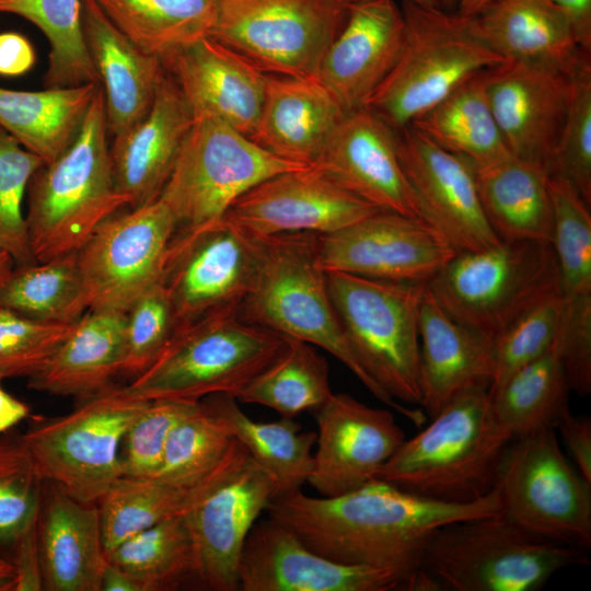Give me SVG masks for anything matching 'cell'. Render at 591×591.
<instances>
[{"label":"cell","mask_w":591,"mask_h":591,"mask_svg":"<svg viewBox=\"0 0 591 591\" xmlns=\"http://www.w3.org/2000/svg\"><path fill=\"white\" fill-rule=\"evenodd\" d=\"M496 487L502 514L534 536L589 549L591 484L568 462L556 429L512 440Z\"/></svg>","instance_id":"7c38bea8"},{"label":"cell","mask_w":591,"mask_h":591,"mask_svg":"<svg viewBox=\"0 0 591 591\" xmlns=\"http://www.w3.org/2000/svg\"><path fill=\"white\" fill-rule=\"evenodd\" d=\"M427 288L452 318L490 337L542 298L561 292L552 243L532 240L457 252Z\"/></svg>","instance_id":"9c48e42d"},{"label":"cell","mask_w":591,"mask_h":591,"mask_svg":"<svg viewBox=\"0 0 591 591\" xmlns=\"http://www.w3.org/2000/svg\"><path fill=\"white\" fill-rule=\"evenodd\" d=\"M277 494L274 478L250 459L186 513L197 581L212 591L239 590L237 567L245 540Z\"/></svg>","instance_id":"603a6c76"},{"label":"cell","mask_w":591,"mask_h":591,"mask_svg":"<svg viewBox=\"0 0 591 591\" xmlns=\"http://www.w3.org/2000/svg\"><path fill=\"white\" fill-rule=\"evenodd\" d=\"M285 346L283 336L246 323L237 313L207 316L179 327L161 357L125 389L148 401L236 397Z\"/></svg>","instance_id":"ba28073f"},{"label":"cell","mask_w":591,"mask_h":591,"mask_svg":"<svg viewBox=\"0 0 591 591\" xmlns=\"http://www.w3.org/2000/svg\"><path fill=\"white\" fill-rule=\"evenodd\" d=\"M277 358L236 395L237 402L269 407L281 417L294 418L317 410L333 394L326 359L313 345L285 337Z\"/></svg>","instance_id":"ab89813d"},{"label":"cell","mask_w":591,"mask_h":591,"mask_svg":"<svg viewBox=\"0 0 591 591\" xmlns=\"http://www.w3.org/2000/svg\"><path fill=\"white\" fill-rule=\"evenodd\" d=\"M512 440L494 415L489 387H472L405 439L376 478L427 499L473 502L496 487Z\"/></svg>","instance_id":"7a4b0ae2"},{"label":"cell","mask_w":591,"mask_h":591,"mask_svg":"<svg viewBox=\"0 0 591 591\" xmlns=\"http://www.w3.org/2000/svg\"><path fill=\"white\" fill-rule=\"evenodd\" d=\"M100 86L91 82L43 91L0 88V127L47 164L73 141Z\"/></svg>","instance_id":"e575fe53"},{"label":"cell","mask_w":591,"mask_h":591,"mask_svg":"<svg viewBox=\"0 0 591 591\" xmlns=\"http://www.w3.org/2000/svg\"><path fill=\"white\" fill-rule=\"evenodd\" d=\"M250 324L321 347L341 361L380 402L405 414L407 407L384 394L352 356L318 262V234L282 233L265 237L256 281L237 311Z\"/></svg>","instance_id":"8992f818"},{"label":"cell","mask_w":591,"mask_h":591,"mask_svg":"<svg viewBox=\"0 0 591 591\" xmlns=\"http://www.w3.org/2000/svg\"><path fill=\"white\" fill-rule=\"evenodd\" d=\"M106 559L134 577L142 591L174 590L196 577V549L186 514L129 536Z\"/></svg>","instance_id":"b9f144b4"},{"label":"cell","mask_w":591,"mask_h":591,"mask_svg":"<svg viewBox=\"0 0 591 591\" xmlns=\"http://www.w3.org/2000/svg\"><path fill=\"white\" fill-rule=\"evenodd\" d=\"M570 392L554 340L545 354L512 373L490 393L493 412L512 439L546 427L556 429L569 409Z\"/></svg>","instance_id":"74e56055"},{"label":"cell","mask_w":591,"mask_h":591,"mask_svg":"<svg viewBox=\"0 0 591 591\" xmlns=\"http://www.w3.org/2000/svg\"><path fill=\"white\" fill-rule=\"evenodd\" d=\"M37 535L44 590L101 591L106 555L97 503L45 482Z\"/></svg>","instance_id":"4316f807"},{"label":"cell","mask_w":591,"mask_h":591,"mask_svg":"<svg viewBox=\"0 0 591 591\" xmlns=\"http://www.w3.org/2000/svg\"><path fill=\"white\" fill-rule=\"evenodd\" d=\"M548 176L542 166L513 155L475 167L483 211L500 240L552 242L553 202Z\"/></svg>","instance_id":"836d02e7"},{"label":"cell","mask_w":591,"mask_h":591,"mask_svg":"<svg viewBox=\"0 0 591 591\" xmlns=\"http://www.w3.org/2000/svg\"><path fill=\"white\" fill-rule=\"evenodd\" d=\"M177 331L175 311L162 281L146 290L125 312L121 373L137 378L164 352Z\"/></svg>","instance_id":"f907efd6"},{"label":"cell","mask_w":591,"mask_h":591,"mask_svg":"<svg viewBox=\"0 0 591 591\" xmlns=\"http://www.w3.org/2000/svg\"><path fill=\"white\" fill-rule=\"evenodd\" d=\"M346 343L370 380L391 399L420 404L419 306L427 283L326 271Z\"/></svg>","instance_id":"52a82bcc"},{"label":"cell","mask_w":591,"mask_h":591,"mask_svg":"<svg viewBox=\"0 0 591 591\" xmlns=\"http://www.w3.org/2000/svg\"><path fill=\"white\" fill-rule=\"evenodd\" d=\"M472 22L505 61L549 66L572 73L590 53L577 43L565 13L551 0H491Z\"/></svg>","instance_id":"1f68e13d"},{"label":"cell","mask_w":591,"mask_h":591,"mask_svg":"<svg viewBox=\"0 0 591 591\" xmlns=\"http://www.w3.org/2000/svg\"><path fill=\"white\" fill-rule=\"evenodd\" d=\"M563 308L561 292L546 296L493 337V379L489 393L512 373L551 348L557 335Z\"/></svg>","instance_id":"bcb514c9"},{"label":"cell","mask_w":591,"mask_h":591,"mask_svg":"<svg viewBox=\"0 0 591 591\" xmlns=\"http://www.w3.org/2000/svg\"><path fill=\"white\" fill-rule=\"evenodd\" d=\"M403 38L404 16L395 0L348 2L345 24L318 71L345 113L366 106L395 65Z\"/></svg>","instance_id":"cb8c5ba5"},{"label":"cell","mask_w":591,"mask_h":591,"mask_svg":"<svg viewBox=\"0 0 591 591\" xmlns=\"http://www.w3.org/2000/svg\"><path fill=\"white\" fill-rule=\"evenodd\" d=\"M142 50L162 57L209 36L218 0H93Z\"/></svg>","instance_id":"f35d334b"},{"label":"cell","mask_w":591,"mask_h":591,"mask_svg":"<svg viewBox=\"0 0 591 591\" xmlns=\"http://www.w3.org/2000/svg\"><path fill=\"white\" fill-rule=\"evenodd\" d=\"M311 165L281 159L230 125L194 118L159 197L175 222L174 235L221 220L231 205L258 183Z\"/></svg>","instance_id":"8fae6325"},{"label":"cell","mask_w":591,"mask_h":591,"mask_svg":"<svg viewBox=\"0 0 591 591\" xmlns=\"http://www.w3.org/2000/svg\"><path fill=\"white\" fill-rule=\"evenodd\" d=\"M490 1L491 0H460L457 13L464 16H473Z\"/></svg>","instance_id":"e7e4bbea"},{"label":"cell","mask_w":591,"mask_h":591,"mask_svg":"<svg viewBox=\"0 0 591 591\" xmlns=\"http://www.w3.org/2000/svg\"><path fill=\"white\" fill-rule=\"evenodd\" d=\"M14 575L11 561L0 556V591L12 590Z\"/></svg>","instance_id":"be15d7a7"},{"label":"cell","mask_w":591,"mask_h":591,"mask_svg":"<svg viewBox=\"0 0 591 591\" xmlns=\"http://www.w3.org/2000/svg\"><path fill=\"white\" fill-rule=\"evenodd\" d=\"M586 549L532 535L501 513L449 523L428 540L420 568L441 590L536 591Z\"/></svg>","instance_id":"277c9868"},{"label":"cell","mask_w":591,"mask_h":591,"mask_svg":"<svg viewBox=\"0 0 591 591\" xmlns=\"http://www.w3.org/2000/svg\"><path fill=\"white\" fill-rule=\"evenodd\" d=\"M124 357L125 312L89 310L27 386L83 399L113 385Z\"/></svg>","instance_id":"d6a6232c"},{"label":"cell","mask_w":591,"mask_h":591,"mask_svg":"<svg viewBox=\"0 0 591 591\" xmlns=\"http://www.w3.org/2000/svg\"><path fill=\"white\" fill-rule=\"evenodd\" d=\"M160 59L194 118H217L252 136L264 99V72L210 36Z\"/></svg>","instance_id":"d4e9b609"},{"label":"cell","mask_w":591,"mask_h":591,"mask_svg":"<svg viewBox=\"0 0 591 591\" xmlns=\"http://www.w3.org/2000/svg\"><path fill=\"white\" fill-rule=\"evenodd\" d=\"M316 451L306 484L322 497L352 491L376 478L404 442L392 412L336 393L315 410Z\"/></svg>","instance_id":"e0dca14e"},{"label":"cell","mask_w":591,"mask_h":591,"mask_svg":"<svg viewBox=\"0 0 591 591\" xmlns=\"http://www.w3.org/2000/svg\"><path fill=\"white\" fill-rule=\"evenodd\" d=\"M193 404L169 398L149 401L123 439L121 477L149 478L159 473L169 434Z\"/></svg>","instance_id":"f5cc1de1"},{"label":"cell","mask_w":591,"mask_h":591,"mask_svg":"<svg viewBox=\"0 0 591 591\" xmlns=\"http://www.w3.org/2000/svg\"><path fill=\"white\" fill-rule=\"evenodd\" d=\"M15 264L11 256L0 248V292L10 277Z\"/></svg>","instance_id":"03108f58"},{"label":"cell","mask_w":591,"mask_h":591,"mask_svg":"<svg viewBox=\"0 0 591 591\" xmlns=\"http://www.w3.org/2000/svg\"><path fill=\"white\" fill-rule=\"evenodd\" d=\"M315 166L276 174L241 195L224 218L262 236L327 234L378 211Z\"/></svg>","instance_id":"ffe728a7"},{"label":"cell","mask_w":591,"mask_h":591,"mask_svg":"<svg viewBox=\"0 0 591 591\" xmlns=\"http://www.w3.org/2000/svg\"><path fill=\"white\" fill-rule=\"evenodd\" d=\"M81 401L65 416L36 420L21 439L45 482L97 503L123 476V439L149 401L114 385Z\"/></svg>","instance_id":"30bf717a"},{"label":"cell","mask_w":591,"mask_h":591,"mask_svg":"<svg viewBox=\"0 0 591 591\" xmlns=\"http://www.w3.org/2000/svg\"><path fill=\"white\" fill-rule=\"evenodd\" d=\"M73 324L40 322L0 306V378H31L51 358Z\"/></svg>","instance_id":"816d5d0a"},{"label":"cell","mask_w":591,"mask_h":591,"mask_svg":"<svg viewBox=\"0 0 591 591\" xmlns=\"http://www.w3.org/2000/svg\"><path fill=\"white\" fill-rule=\"evenodd\" d=\"M572 73L520 61L485 70L489 103L511 154L547 173L568 109Z\"/></svg>","instance_id":"44dd1931"},{"label":"cell","mask_w":591,"mask_h":591,"mask_svg":"<svg viewBox=\"0 0 591 591\" xmlns=\"http://www.w3.org/2000/svg\"><path fill=\"white\" fill-rule=\"evenodd\" d=\"M313 166L380 210L422 219L401 163L396 131L368 107L344 115Z\"/></svg>","instance_id":"7402d4cb"},{"label":"cell","mask_w":591,"mask_h":591,"mask_svg":"<svg viewBox=\"0 0 591 591\" xmlns=\"http://www.w3.org/2000/svg\"><path fill=\"white\" fill-rule=\"evenodd\" d=\"M347 14L346 0H218L209 36L264 73L318 79Z\"/></svg>","instance_id":"4fadbf2b"},{"label":"cell","mask_w":591,"mask_h":591,"mask_svg":"<svg viewBox=\"0 0 591 591\" xmlns=\"http://www.w3.org/2000/svg\"><path fill=\"white\" fill-rule=\"evenodd\" d=\"M35 62V51L31 43L18 33L0 34V74L20 76L27 72Z\"/></svg>","instance_id":"6f0895ef"},{"label":"cell","mask_w":591,"mask_h":591,"mask_svg":"<svg viewBox=\"0 0 591 591\" xmlns=\"http://www.w3.org/2000/svg\"><path fill=\"white\" fill-rule=\"evenodd\" d=\"M82 27L103 93L108 132L115 138L150 109L164 72L162 61L123 34L93 0H82Z\"/></svg>","instance_id":"f1b7e54d"},{"label":"cell","mask_w":591,"mask_h":591,"mask_svg":"<svg viewBox=\"0 0 591 591\" xmlns=\"http://www.w3.org/2000/svg\"><path fill=\"white\" fill-rule=\"evenodd\" d=\"M45 480L21 434L0 438V547L11 548L38 517Z\"/></svg>","instance_id":"681fc988"},{"label":"cell","mask_w":591,"mask_h":591,"mask_svg":"<svg viewBox=\"0 0 591 591\" xmlns=\"http://www.w3.org/2000/svg\"><path fill=\"white\" fill-rule=\"evenodd\" d=\"M265 511L314 552L337 563L396 572L410 591L424 548L438 529L502 509L497 487L473 502L450 503L374 478L335 497L297 489L271 498Z\"/></svg>","instance_id":"6da1fadb"},{"label":"cell","mask_w":591,"mask_h":591,"mask_svg":"<svg viewBox=\"0 0 591 591\" xmlns=\"http://www.w3.org/2000/svg\"><path fill=\"white\" fill-rule=\"evenodd\" d=\"M202 402L231 437L246 449L251 459L271 475L276 496L301 489L306 484L316 432L302 431L294 418L256 421L241 409L233 395L213 394Z\"/></svg>","instance_id":"d590c367"},{"label":"cell","mask_w":591,"mask_h":591,"mask_svg":"<svg viewBox=\"0 0 591 591\" xmlns=\"http://www.w3.org/2000/svg\"><path fill=\"white\" fill-rule=\"evenodd\" d=\"M108 135L100 86L73 141L30 182L26 223L37 263L77 253L128 206L115 184Z\"/></svg>","instance_id":"3957f363"},{"label":"cell","mask_w":591,"mask_h":591,"mask_svg":"<svg viewBox=\"0 0 591 591\" xmlns=\"http://www.w3.org/2000/svg\"><path fill=\"white\" fill-rule=\"evenodd\" d=\"M420 405L430 418L457 394L490 386L493 337L452 318L427 286L419 306Z\"/></svg>","instance_id":"83f0119b"},{"label":"cell","mask_w":591,"mask_h":591,"mask_svg":"<svg viewBox=\"0 0 591 591\" xmlns=\"http://www.w3.org/2000/svg\"><path fill=\"white\" fill-rule=\"evenodd\" d=\"M101 591H142L139 582L106 559L101 575Z\"/></svg>","instance_id":"94428289"},{"label":"cell","mask_w":591,"mask_h":591,"mask_svg":"<svg viewBox=\"0 0 591 591\" xmlns=\"http://www.w3.org/2000/svg\"><path fill=\"white\" fill-rule=\"evenodd\" d=\"M556 428L580 475L591 484V419L584 415L576 417L568 409Z\"/></svg>","instance_id":"9f6ffc18"},{"label":"cell","mask_w":591,"mask_h":591,"mask_svg":"<svg viewBox=\"0 0 591 591\" xmlns=\"http://www.w3.org/2000/svg\"><path fill=\"white\" fill-rule=\"evenodd\" d=\"M567 16L578 45L591 51V0H551Z\"/></svg>","instance_id":"680465c9"},{"label":"cell","mask_w":591,"mask_h":591,"mask_svg":"<svg viewBox=\"0 0 591 591\" xmlns=\"http://www.w3.org/2000/svg\"><path fill=\"white\" fill-rule=\"evenodd\" d=\"M265 237L224 217L174 235L162 277L177 329L200 318L237 313L258 276Z\"/></svg>","instance_id":"5bb4252c"},{"label":"cell","mask_w":591,"mask_h":591,"mask_svg":"<svg viewBox=\"0 0 591 591\" xmlns=\"http://www.w3.org/2000/svg\"><path fill=\"white\" fill-rule=\"evenodd\" d=\"M0 378V433H3L30 416V407L8 393Z\"/></svg>","instance_id":"91938a15"},{"label":"cell","mask_w":591,"mask_h":591,"mask_svg":"<svg viewBox=\"0 0 591 591\" xmlns=\"http://www.w3.org/2000/svg\"><path fill=\"white\" fill-rule=\"evenodd\" d=\"M0 13L22 16L46 36L50 51L47 88L99 82L82 27V0H0Z\"/></svg>","instance_id":"7bdbcfd3"},{"label":"cell","mask_w":591,"mask_h":591,"mask_svg":"<svg viewBox=\"0 0 591 591\" xmlns=\"http://www.w3.org/2000/svg\"><path fill=\"white\" fill-rule=\"evenodd\" d=\"M548 175L568 182L591 204V62L584 60L571 74L568 109Z\"/></svg>","instance_id":"c3c4849f"},{"label":"cell","mask_w":591,"mask_h":591,"mask_svg":"<svg viewBox=\"0 0 591 591\" xmlns=\"http://www.w3.org/2000/svg\"><path fill=\"white\" fill-rule=\"evenodd\" d=\"M553 202L552 245L564 299L591 293L590 206L566 181L548 176Z\"/></svg>","instance_id":"ee69618b"},{"label":"cell","mask_w":591,"mask_h":591,"mask_svg":"<svg viewBox=\"0 0 591 591\" xmlns=\"http://www.w3.org/2000/svg\"><path fill=\"white\" fill-rule=\"evenodd\" d=\"M174 233L161 199L103 221L77 252L89 310L126 312L160 282Z\"/></svg>","instance_id":"9a60e30c"},{"label":"cell","mask_w":591,"mask_h":591,"mask_svg":"<svg viewBox=\"0 0 591 591\" xmlns=\"http://www.w3.org/2000/svg\"><path fill=\"white\" fill-rule=\"evenodd\" d=\"M571 391L591 393V293L564 299L555 338Z\"/></svg>","instance_id":"db71d44e"},{"label":"cell","mask_w":591,"mask_h":591,"mask_svg":"<svg viewBox=\"0 0 591 591\" xmlns=\"http://www.w3.org/2000/svg\"><path fill=\"white\" fill-rule=\"evenodd\" d=\"M347 2H355L359 0H346ZM408 1L419 7L438 9L447 12H457L460 0H403Z\"/></svg>","instance_id":"6125c7cd"},{"label":"cell","mask_w":591,"mask_h":591,"mask_svg":"<svg viewBox=\"0 0 591 591\" xmlns=\"http://www.w3.org/2000/svg\"><path fill=\"white\" fill-rule=\"evenodd\" d=\"M193 121L185 97L164 70L144 117L113 138V175L129 208L159 199Z\"/></svg>","instance_id":"484cf974"},{"label":"cell","mask_w":591,"mask_h":591,"mask_svg":"<svg viewBox=\"0 0 591 591\" xmlns=\"http://www.w3.org/2000/svg\"><path fill=\"white\" fill-rule=\"evenodd\" d=\"M242 591H391L407 590L396 572L334 561L305 545L270 519L257 520L239 560Z\"/></svg>","instance_id":"d6986e66"},{"label":"cell","mask_w":591,"mask_h":591,"mask_svg":"<svg viewBox=\"0 0 591 591\" xmlns=\"http://www.w3.org/2000/svg\"><path fill=\"white\" fill-rule=\"evenodd\" d=\"M233 439L202 401L194 403L173 426L162 466L154 477L179 483L198 480L221 463Z\"/></svg>","instance_id":"f6af8a7d"},{"label":"cell","mask_w":591,"mask_h":591,"mask_svg":"<svg viewBox=\"0 0 591 591\" xmlns=\"http://www.w3.org/2000/svg\"><path fill=\"white\" fill-rule=\"evenodd\" d=\"M345 114L318 79L265 73L262 109L250 138L281 159L313 165Z\"/></svg>","instance_id":"f546056e"},{"label":"cell","mask_w":591,"mask_h":591,"mask_svg":"<svg viewBox=\"0 0 591 591\" xmlns=\"http://www.w3.org/2000/svg\"><path fill=\"white\" fill-rule=\"evenodd\" d=\"M404 38L392 70L368 107L395 131L409 126L455 88L505 59L477 33L471 16L403 1Z\"/></svg>","instance_id":"5b68a950"},{"label":"cell","mask_w":591,"mask_h":591,"mask_svg":"<svg viewBox=\"0 0 591 591\" xmlns=\"http://www.w3.org/2000/svg\"><path fill=\"white\" fill-rule=\"evenodd\" d=\"M457 252L424 219L386 210L318 234L325 271L386 281L427 283Z\"/></svg>","instance_id":"2e32d148"},{"label":"cell","mask_w":591,"mask_h":591,"mask_svg":"<svg viewBox=\"0 0 591 591\" xmlns=\"http://www.w3.org/2000/svg\"><path fill=\"white\" fill-rule=\"evenodd\" d=\"M38 518V517H37ZM14 568L12 591L44 590L39 555L37 519L30 523L11 546Z\"/></svg>","instance_id":"11a10c76"},{"label":"cell","mask_w":591,"mask_h":591,"mask_svg":"<svg viewBox=\"0 0 591 591\" xmlns=\"http://www.w3.org/2000/svg\"><path fill=\"white\" fill-rule=\"evenodd\" d=\"M396 136L401 163L421 218L459 252L499 243L483 211L472 162L442 149L412 126Z\"/></svg>","instance_id":"ac0fdd59"},{"label":"cell","mask_w":591,"mask_h":591,"mask_svg":"<svg viewBox=\"0 0 591 591\" xmlns=\"http://www.w3.org/2000/svg\"><path fill=\"white\" fill-rule=\"evenodd\" d=\"M0 306L40 322L74 324L90 309L77 253L15 266L1 289Z\"/></svg>","instance_id":"60d3db41"},{"label":"cell","mask_w":591,"mask_h":591,"mask_svg":"<svg viewBox=\"0 0 591 591\" xmlns=\"http://www.w3.org/2000/svg\"><path fill=\"white\" fill-rule=\"evenodd\" d=\"M409 126L475 167L512 155L489 103L485 70L464 81Z\"/></svg>","instance_id":"8d00e7d4"},{"label":"cell","mask_w":591,"mask_h":591,"mask_svg":"<svg viewBox=\"0 0 591 591\" xmlns=\"http://www.w3.org/2000/svg\"><path fill=\"white\" fill-rule=\"evenodd\" d=\"M44 161L0 127V248L15 266L37 263L30 245L23 199Z\"/></svg>","instance_id":"7dc6e473"},{"label":"cell","mask_w":591,"mask_h":591,"mask_svg":"<svg viewBox=\"0 0 591 591\" xmlns=\"http://www.w3.org/2000/svg\"><path fill=\"white\" fill-rule=\"evenodd\" d=\"M250 459L246 449L233 439L221 463L198 480L120 477L97 502L105 555L135 533L188 513Z\"/></svg>","instance_id":"4dcf8cb0"}]
</instances>
